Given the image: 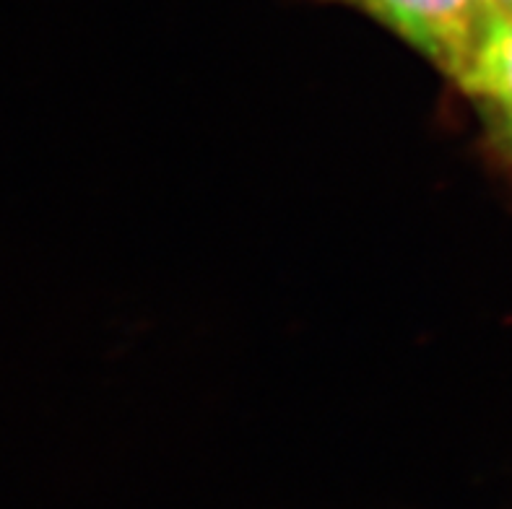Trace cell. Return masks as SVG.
Wrapping results in <instances>:
<instances>
[{"label":"cell","instance_id":"cell-3","mask_svg":"<svg viewBox=\"0 0 512 509\" xmlns=\"http://www.w3.org/2000/svg\"><path fill=\"white\" fill-rule=\"evenodd\" d=\"M492 6L497 8L500 19H507V16H512V0H492Z\"/></svg>","mask_w":512,"mask_h":509},{"label":"cell","instance_id":"cell-1","mask_svg":"<svg viewBox=\"0 0 512 509\" xmlns=\"http://www.w3.org/2000/svg\"><path fill=\"white\" fill-rule=\"evenodd\" d=\"M372 16L409 39L453 81L463 76L500 13L492 0H359Z\"/></svg>","mask_w":512,"mask_h":509},{"label":"cell","instance_id":"cell-2","mask_svg":"<svg viewBox=\"0 0 512 509\" xmlns=\"http://www.w3.org/2000/svg\"><path fill=\"white\" fill-rule=\"evenodd\" d=\"M458 84L512 151V16L492 26Z\"/></svg>","mask_w":512,"mask_h":509}]
</instances>
